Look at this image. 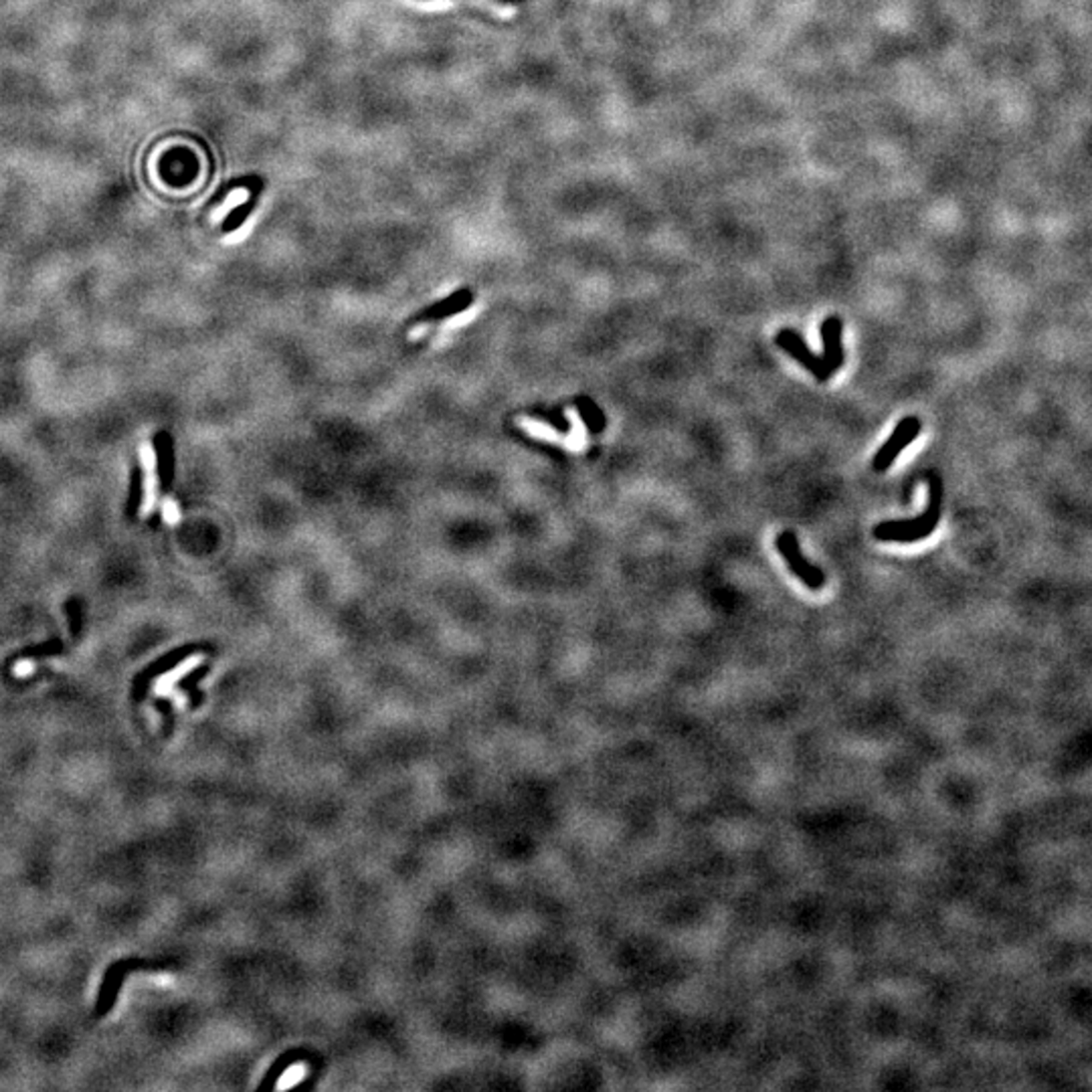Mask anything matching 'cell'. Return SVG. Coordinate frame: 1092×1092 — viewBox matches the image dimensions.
<instances>
[{
    "label": "cell",
    "instance_id": "9c48e42d",
    "mask_svg": "<svg viewBox=\"0 0 1092 1092\" xmlns=\"http://www.w3.org/2000/svg\"><path fill=\"white\" fill-rule=\"evenodd\" d=\"M264 185H266V183H264V179H262V177H258V175H248V177L233 179V181L225 183V185H223V187H221V189H219V191L215 193V197L211 199V205H221V201H223V199H225L227 195H231L233 191H238V189H248V191H254V189H260V187H264Z\"/></svg>",
    "mask_w": 1092,
    "mask_h": 1092
},
{
    "label": "cell",
    "instance_id": "52a82bcc",
    "mask_svg": "<svg viewBox=\"0 0 1092 1092\" xmlns=\"http://www.w3.org/2000/svg\"><path fill=\"white\" fill-rule=\"evenodd\" d=\"M140 461L144 470V486H142V508L140 514L148 516L156 506V496H159V476H156V453L152 443L144 441L140 445Z\"/></svg>",
    "mask_w": 1092,
    "mask_h": 1092
},
{
    "label": "cell",
    "instance_id": "30bf717a",
    "mask_svg": "<svg viewBox=\"0 0 1092 1092\" xmlns=\"http://www.w3.org/2000/svg\"><path fill=\"white\" fill-rule=\"evenodd\" d=\"M577 411H579L581 421H583L591 431H595V433H597V431H603L605 419H603L601 411L595 407V403H591L589 399H583V403L579 405Z\"/></svg>",
    "mask_w": 1092,
    "mask_h": 1092
},
{
    "label": "cell",
    "instance_id": "8fae6325",
    "mask_svg": "<svg viewBox=\"0 0 1092 1092\" xmlns=\"http://www.w3.org/2000/svg\"><path fill=\"white\" fill-rule=\"evenodd\" d=\"M163 514H165V520L169 524H177L181 520V510H179V504L175 500H165L163 504Z\"/></svg>",
    "mask_w": 1092,
    "mask_h": 1092
},
{
    "label": "cell",
    "instance_id": "277c9868",
    "mask_svg": "<svg viewBox=\"0 0 1092 1092\" xmlns=\"http://www.w3.org/2000/svg\"><path fill=\"white\" fill-rule=\"evenodd\" d=\"M775 344L782 348L786 354H790L794 360H798L804 368H808L818 382H827L831 378L829 368L825 366L823 358L814 354L806 340L792 328H784L775 334Z\"/></svg>",
    "mask_w": 1092,
    "mask_h": 1092
},
{
    "label": "cell",
    "instance_id": "6da1fadb",
    "mask_svg": "<svg viewBox=\"0 0 1092 1092\" xmlns=\"http://www.w3.org/2000/svg\"><path fill=\"white\" fill-rule=\"evenodd\" d=\"M943 506V484L941 478L928 476V506L926 510L910 520H886L874 526V538L880 542H900L912 544L930 536L941 520Z\"/></svg>",
    "mask_w": 1092,
    "mask_h": 1092
},
{
    "label": "cell",
    "instance_id": "8992f818",
    "mask_svg": "<svg viewBox=\"0 0 1092 1092\" xmlns=\"http://www.w3.org/2000/svg\"><path fill=\"white\" fill-rule=\"evenodd\" d=\"M841 332H843V322H841L839 316H827L821 322V328H819V336H821V344H823L821 358H823V362H825V366L829 368L831 374L837 372L845 362Z\"/></svg>",
    "mask_w": 1092,
    "mask_h": 1092
},
{
    "label": "cell",
    "instance_id": "ba28073f",
    "mask_svg": "<svg viewBox=\"0 0 1092 1092\" xmlns=\"http://www.w3.org/2000/svg\"><path fill=\"white\" fill-rule=\"evenodd\" d=\"M264 189H266V187H260V189L250 191V199H248L244 205H240L238 209H233V211L225 217L223 233H233V231L240 229V227L250 219V215H252V213L256 211V207H258V201H260Z\"/></svg>",
    "mask_w": 1092,
    "mask_h": 1092
},
{
    "label": "cell",
    "instance_id": "7c38bea8",
    "mask_svg": "<svg viewBox=\"0 0 1092 1092\" xmlns=\"http://www.w3.org/2000/svg\"><path fill=\"white\" fill-rule=\"evenodd\" d=\"M494 3H500V5H518V3H522V0H494Z\"/></svg>",
    "mask_w": 1092,
    "mask_h": 1092
},
{
    "label": "cell",
    "instance_id": "7a4b0ae2",
    "mask_svg": "<svg viewBox=\"0 0 1092 1092\" xmlns=\"http://www.w3.org/2000/svg\"><path fill=\"white\" fill-rule=\"evenodd\" d=\"M775 546L777 551L782 553L784 561L788 563L790 571L812 591H819L823 585H825V573L812 565L804 553H802V546H800V540H798V534L788 530L784 534H779L777 540H775Z\"/></svg>",
    "mask_w": 1092,
    "mask_h": 1092
},
{
    "label": "cell",
    "instance_id": "3957f363",
    "mask_svg": "<svg viewBox=\"0 0 1092 1092\" xmlns=\"http://www.w3.org/2000/svg\"><path fill=\"white\" fill-rule=\"evenodd\" d=\"M920 431H922V423H920L918 417L900 419L898 425L894 427L892 435L884 441V445L876 451V455L872 459L874 472L890 470V465L896 461V457L918 437Z\"/></svg>",
    "mask_w": 1092,
    "mask_h": 1092
},
{
    "label": "cell",
    "instance_id": "5b68a950",
    "mask_svg": "<svg viewBox=\"0 0 1092 1092\" xmlns=\"http://www.w3.org/2000/svg\"><path fill=\"white\" fill-rule=\"evenodd\" d=\"M159 967L161 965H148L144 961H118V963L110 965L104 979H102V987H100V995H98L96 1011H94L96 1016L98 1018L106 1016V1013L116 1005L122 983H124V979L130 971H134V969H159Z\"/></svg>",
    "mask_w": 1092,
    "mask_h": 1092
}]
</instances>
